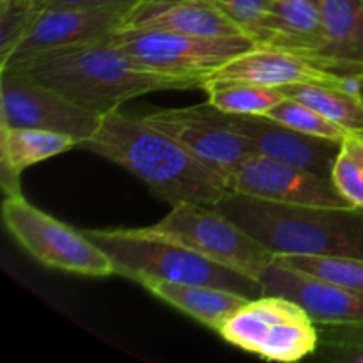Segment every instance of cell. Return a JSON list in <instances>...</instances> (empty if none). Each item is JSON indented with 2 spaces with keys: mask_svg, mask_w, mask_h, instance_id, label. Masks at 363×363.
<instances>
[{
  "mask_svg": "<svg viewBox=\"0 0 363 363\" xmlns=\"http://www.w3.org/2000/svg\"><path fill=\"white\" fill-rule=\"evenodd\" d=\"M323 38L321 0H269L257 45L314 53Z\"/></svg>",
  "mask_w": 363,
  "mask_h": 363,
  "instance_id": "cell-19",
  "label": "cell"
},
{
  "mask_svg": "<svg viewBox=\"0 0 363 363\" xmlns=\"http://www.w3.org/2000/svg\"><path fill=\"white\" fill-rule=\"evenodd\" d=\"M321 45L308 55L346 77L363 71V0H321Z\"/></svg>",
  "mask_w": 363,
  "mask_h": 363,
  "instance_id": "cell-17",
  "label": "cell"
},
{
  "mask_svg": "<svg viewBox=\"0 0 363 363\" xmlns=\"http://www.w3.org/2000/svg\"><path fill=\"white\" fill-rule=\"evenodd\" d=\"M152 296L160 298L170 307L184 312L202 323L208 328L218 330L230 315L240 311L250 298L233 291L220 289L211 286H199V284H177L167 280H149L142 284Z\"/></svg>",
  "mask_w": 363,
  "mask_h": 363,
  "instance_id": "cell-20",
  "label": "cell"
},
{
  "mask_svg": "<svg viewBox=\"0 0 363 363\" xmlns=\"http://www.w3.org/2000/svg\"><path fill=\"white\" fill-rule=\"evenodd\" d=\"M275 254L363 259V208H298L229 191L213 206Z\"/></svg>",
  "mask_w": 363,
  "mask_h": 363,
  "instance_id": "cell-3",
  "label": "cell"
},
{
  "mask_svg": "<svg viewBox=\"0 0 363 363\" xmlns=\"http://www.w3.org/2000/svg\"><path fill=\"white\" fill-rule=\"evenodd\" d=\"M147 229L255 280L273 261V254L264 245L213 206L172 204L169 215Z\"/></svg>",
  "mask_w": 363,
  "mask_h": 363,
  "instance_id": "cell-8",
  "label": "cell"
},
{
  "mask_svg": "<svg viewBox=\"0 0 363 363\" xmlns=\"http://www.w3.org/2000/svg\"><path fill=\"white\" fill-rule=\"evenodd\" d=\"M144 119L183 144L227 188L230 177L255 152L250 140L233 130L220 117V110L208 101L188 108L158 110L144 116Z\"/></svg>",
  "mask_w": 363,
  "mask_h": 363,
  "instance_id": "cell-10",
  "label": "cell"
},
{
  "mask_svg": "<svg viewBox=\"0 0 363 363\" xmlns=\"http://www.w3.org/2000/svg\"><path fill=\"white\" fill-rule=\"evenodd\" d=\"M360 78H362V82H363V71H362V74H360Z\"/></svg>",
  "mask_w": 363,
  "mask_h": 363,
  "instance_id": "cell-30",
  "label": "cell"
},
{
  "mask_svg": "<svg viewBox=\"0 0 363 363\" xmlns=\"http://www.w3.org/2000/svg\"><path fill=\"white\" fill-rule=\"evenodd\" d=\"M208 82H236V84H255L266 87L318 84L363 96V82L360 77L335 73L328 69L321 60L305 52L268 45H257L238 55L236 59L220 67Z\"/></svg>",
  "mask_w": 363,
  "mask_h": 363,
  "instance_id": "cell-11",
  "label": "cell"
},
{
  "mask_svg": "<svg viewBox=\"0 0 363 363\" xmlns=\"http://www.w3.org/2000/svg\"><path fill=\"white\" fill-rule=\"evenodd\" d=\"M220 117L247 137L257 155L301 167L332 181V170L342 142L301 133L266 116L225 113L220 110Z\"/></svg>",
  "mask_w": 363,
  "mask_h": 363,
  "instance_id": "cell-14",
  "label": "cell"
},
{
  "mask_svg": "<svg viewBox=\"0 0 363 363\" xmlns=\"http://www.w3.org/2000/svg\"><path fill=\"white\" fill-rule=\"evenodd\" d=\"M273 262L363 293V259L307 254H275Z\"/></svg>",
  "mask_w": 363,
  "mask_h": 363,
  "instance_id": "cell-23",
  "label": "cell"
},
{
  "mask_svg": "<svg viewBox=\"0 0 363 363\" xmlns=\"http://www.w3.org/2000/svg\"><path fill=\"white\" fill-rule=\"evenodd\" d=\"M2 218L13 240L43 266L94 279L116 275L112 259L82 230L46 215L23 195L4 199Z\"/></svg>",
  "mask_w": 363,
  "mask_h": 363,
  "instance_id": "cell-7",
  "label": "cell"
},
{
  "mask_svg": "<svg viewBox=\"0 0 363 363\" xmlns=\"http://www.w3.org/2000/svg\"><path fill=\"white\" fill-rule=\"evenodd\" d=\"M113 262L116 275L142 284L167 280L177 284L220 287L243 296H262L259 280L204 257L199 252L151 233L138 229H87L82 230Z\"/></svg>",
  "mask_w": 363,
  "mask_h": 363,
  "instance_id": "cell-4",
  "label": "cell"
},
{
  "mask_svg": "<svg viewBox=\"0 0 363 363\" xmlns=\"http://www.w3.org/2000/svg\"><path fill=\"white\" fill-rule=\"evenodd\" d=\"M101 119V116L77 105L20 67L0 69L2 126L57 131L77 138L82 144L98 131Z\"/></svg>",
  "mask_w": 363,
  "mask_h": 363,
  "instance_id": "cell-9",
  "label": "cell"
},
{
  "mask_svg": "<svg viewBox=\"0 0 363 363\" xmlns=\"http://www.w3.org/2000/svg\"><path fill=\"white\" fill-rule=\"evenodd\" d=\"M77 138L38 128L0 124V181L7 195H21L20 176L25 169L78 147Z\"/></svg>",
  "mask_w": 363,
  "mask_h": 363,
  "instance_id": "cell-18",
  "label": "cell"
},
{
  "mask_svg": "<svg viewBox=\"0 0 363 363\" xmlns=\"http://www.w3.org/2000/svg\"><path fill=\"white\" fill-rule=\"evenodd\" d=\"M266 117H269L273 121H279V123L286 124V126L293 128V130L301 131V133L314 135V137L328 138V140L335 142H344V138L351 133L346 128L326 119L318 110L311 108V106L298 101V99L287 98V96L279 105L273 106L266 113Z\"/></svg>",
  "mask_w": 363,
  "mask_h": 363,
  "instance_id": "cell-24",
  "label": "cell"
},
{
  "mask_svg": "<svg viewBox=\"0 0 363 363\" xmlns=\"http://www.w3.org/2000/svg\"><path fill=\"white\" fill-rule=\"evenodd\" d=\"M35 11L39 9H59V7H71V9H108L123 11L130 14L147 0H30Z\"/></svg>",
  "mask_w": 363,
  "mask_h": 363,
  "instance_id": "cell-27",
  "label": "cell"
},
{
  "mask_svg": "<svg viewBox=\"0 0 363 363\" xmlns=\"http://www.w3.org/2000/svg\"><path fill=\"white\" fill-rule=\"evenodd\" d=\"M216 333L230 346L269 362L303 360L319 347L318 323L296 301L277 294L245 303Z\"/></svg>",
  "mask_w": 363,
  "mask_h": 363,
  "instance_id": "cell-6",
  "label": "cell"
},
{
  "mask_svg": "<svg viewBox=\"0 0 363 363\" xmlns=\"http://www.w3.org/2000/svg\"><path fill=\"white\" fill-rule=\"evenodd\" d=\"M128 16L123 11L108 9L59 7L35 11L25 35L0 69L23 64L52 50L110 38L126 25Z\"/></svg>",
  "mask_w": 363,
  "mask_h": 363,
  "instance_id": "cell-13",
  "label": "cell"
},
{
  "mask_svg": "<svg viewBox=\"0 0 363 363\" xmlns=\"http://www.w3.org/2000/svg\"><path fill=\"white\" fill-rule=\"evenodd\" d=\"M80 147L126 169L170 204L215 206L230 191L176 138L144 117H131L121 110L103 116L98 131Z\"/></svg>",
  "mask_w": 363,
  "mask_h": 363,
  "instance_id": "cell-1",
  "label": "cell"
},
{
  "mask_svg": "<svg viewBox=\"0 0 363 363\" xmlns=\"http://www.w3.org/2000/svg\"><path fill=\"white\" fill-rule=\"evenodd\" d=\"M279 89L287 98L305 103L351 133H363V96L318 84H293Z\"/></svg>",
  "mask_w": 363,
  "mask_h": 363,
  "instance_id": "cell-21",
  "label": "cell"
},
{
  "mask_svg": "<svg viewBox=\"0 0 363 363\" xmlns=\"http://www.w3.org/2000/svg\"><path fill=\"white\" fill-rule=\"evenodd\" d=\"M211 2L236 23H240L255 41V34L268 11L269 0H211Z\"/></svg>",
  "mask_w": 363,
  "mask_h": 363,
  "instance_id": "cell-26",
  "label": "cell"
},
{
  "mask_svg": "<svg viewBox=\"0 0 363 363\" xmlns=\"http://www.w3.org/2000/svg\"><path fill=\"white\" fill-rule=\"evenodd\" d=\"M123 28L172 30L202 38H250L211 0H147L131 11Z\"/></svg>",
  "mask_w": 363,
  "mask_h": 363,
  "instance_id": "cell-16",
  "label": "cell"
},
{
  "mask_svg": "<svg viewBox=\"0 0 363 363\" xmlns=\"http://www.w3.org/2000/svg\"><path fill=\"white\" fill-rule=\"evenodd\" d=\"M202 89L208 92V103L211 106L225 113L245 116H266L286 98L279 87L236 82H208Z\"/></svg>",
  "mask_w": 363,
  "mask_h": 363,
  "instance_id": "cell-22",
  "label": "cell"
},
{
  "mask_svg": "<svg viewBox=\"0 0 363 363\" xmlns=\"http://www.w3.org/2000/svg\"><path fill=\"white\" fill-rule=\"evenodd\" d=\"M321 347H363V323L318 325Z\"/></svg>",
  "mask_w": 363,
  "mask_h": 363,
  "instance_id": "cell-28",
  "label": "cell"
},
{
  "mask_svg": "<svg viewBox=\"0 0 363 363\" xmlns=\"http://www.w3.org/2000/svg\"><path fill=\"white\" fill-rule=\"evenodd\" d=\"M110 39L142 69L179 78L194 89H202L220 67L257 46L247 35L202 38L149 28H121Z\"/></svg>",
  "mask_w": 363,
  "mask_h": 363,
  "instance_id": "cell-5",
  "label": "cell"
},
{
  "mask_svg": "<svg viewBox=\"0 0 363 363\" xmlns=\"http://www.w3.org/2000/svg\"><path fill=\"white\" fill-rule=\"evenodd\" d=\"M342 147L358 160L363 169V133H354L353 131V133L347 135L342 142Z\"/></svg>",
  "mask_w": 363,
  "mask_h": 363,
  "instance_id": "cell-29",
  "label": "cell"
},
{
  "mask_svg": "<svg viewBox=\"0 0 363 363\" xmlns=\"http://www.w3.org/2000/svg\"><path fill=\"white\" fill-rule=\"evenodd\" d=\"M332 183L351 206L363 208V169L358 160L344 147L333 165Z\"/></svg>",
  "mask_w": 363,
  "mask_h": 363,
  "instance_id": "cell-25",
  "label": "cell"
},
{
  "mask_svg": "<svg viewBox=\"0 0 363 363\" xmlns=\"http://www.w3.org/2000/svg\"><path fill=\"white\" fill-rule=\"evenodd\" d=\"M13 67L101 117L138 96L194 89L179 78L142 69L110 38L52 50Z\"/></svg>",
  "mask_w": 363,
  "mask_h": 363,
  "instance_id": "cell-2",
  "label": "cell"
},
{
  "mask_svg": "<svg viewBox=\"0 0 363 363\" xmlns=\"http://www.w3.org/2000/svg\"><path fill=\"white\" fill-rule=\"evenodd\" d=\"M229 190L261 201L298 208L351 206L326 177L257 152L248 156L230 177Z\"/></svg>",
  "mask_w": 363,
  "mask_h": 363,
  "instance_id": "cell-12",
  "label": "cell"
},
{
  "mask_svg": "<svg viewBox=\"0 0 363 363\" xmlns=\"http://www.w3.org/2000/svg\"><path fill=\"white\" fill-rule=\"evenodd\" d=\"M264 294L289 298L305 308L318 325L363 323V293L318 277L269 262L259 275Z\"/></svg>",
  "mask_w": 363,
  "mask_h": 363,
  "instance_id": "cell-15",
  "label": "cell"
}]
</instances>
